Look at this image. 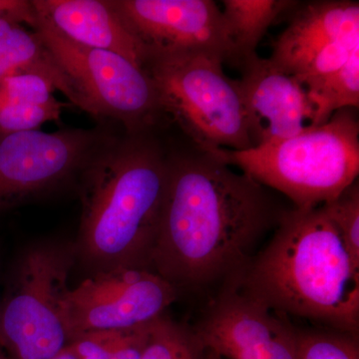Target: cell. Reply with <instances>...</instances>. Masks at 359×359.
Listing matches in <instances>:
<instances>
[{
	"label": "cell",
	"mask_w": 359,
	"mask_h": 359,
	"mask_svg": "<svg viewBox=\"0 0 359 359\" xmlns=\"http://www.w3.org/2000/svg\"><path fill=\"white\" fill-rule=\"evenodd\" d=\"M354 110L337 111L325 124L283 140L208 152L287 196L294 208L320 207L358 181L359 124Z\"/></svg>",
	"instance_id": "obj_4"
},
{
	"label": "cell",
	"mask_w": 359,
	"mask_h": 359,
	"mask_svg": "<svg viewBox=\"0 0 359 359\" xmlns=\"http://www.w3.org/2000/svg\"><path fill=\"white\" fill-rule=\"evenodd\" d=\"M33 29L76 90L80 109L121 123L127 133L154 126L162 111L145 68L114 52L71 41L37 13Z\"/></svg>",
	"instance_id": "obj_6"
},
{
	"label": "cell",
	"mask_w": 359,
	"mask_h": 359,
	"mask_svg": "<svg viewBox=\"0 0 359 359\" xmlns=\"http://www.w3.org/2000/svg\"><path fill=\"white\" fill-rule=\"evenodd\" d=\"M112 138L99 129L0 133V209L80 178Z\"/></svg>",
	"instance_id": "obj_9"
},
{
	"label": "cell",
	"mask_w": 359,
	"mask_h": 359,
	"mask_svg": "<svg viewBox=\"0 0 359 359\" xmlns=\"http://www.w3.org/2000/svg\"><path fill=\"white\" fill-rule=\"evenodd\" d=\"M57 84L36 73H22L0 79V108L20 104L44 103L54 98Z\"/></svg>",
	"instance_id": "obj_23"
},
{
	"label": "cell",
	"mask_w": 359,
	"mask_h": 359,
	"mask_svg": "<svg viewBox=\"0 0 359 359\" xmlns=\"http://www.w3.org/2000/svg\"><path fill=\"white\" fill-rule=\"evenodd\" d=\"M236 285L278 313L358 335L359 264L323 205L283 211Z\"/></svg>",
	"instance_id": "obj_2"
},
{
	"label": "cell",
	"mask_w": 359,
	"mask_h": 359,
	"mask_svg": "<svg viewBox=\"0 0 359 359\" xmlns=\"http://www.w3.org/2000/svg\"><path fill=\"white\" fill-rule=\"evenodd\" d=\"M168 177L169 155L148 132L101 149L79 178V248L90 264L150 269Z\"/></svg>",
	"instance_id": "obj_3"
},
{
	"label": "cell",
	"mask_w": 359,
	"mask_h": 359,
	"mask_svg": "<svg viewBox=\"0 0 359 359\" xmlns=\"http://www.w3.org/2000/svg\"><path fill=\"white\" fill-rule=\"evenodd\" d=\"M11 15L20 22L34 28L36 13L32 1L25 0H0V16Z\"/></svg>",
	"instance_id": "obj_24"
},
{
	"label": "cell",
	"mask_w": 359,
	"mask_h": 359,
	"mask_svg": "<svg viewBox=\"0 0 359 359\" xmlns=\"http://www.w3.org/2000/svg\"><path fill=\"white\" fill-rule=\"evenodd\" d=\"M179 292L150 269H100L66 290L62 313L69 339L86 332L149 325L164 316Z\"/></svg>",
	"instance_id": "obj_8"
},
{
	"label": "cell",
	"mask_w": 359,
	"mask_h": 359,
	"mask_svg": "<svg viewBox=\"0 0 359 359\" xmlns=\"http://www.w3.org/2000/svg\"><path fill=\"white\" fill-rule=\"evenodd\" d=\"M0 359H11L8 358V356H4L2 355V354H0Z\"/></svg>",
	"instance_id": "obj_27"
},
{
	"label": "cell",
	"mask_w": 359,
	"mask_h": 359,
	"mask_svg": "<svg viewBox=\"0 0 359 359\" xmlns=\"http://www.w3.org/2000/svg\"><path fill=\"white\" fill-rule=\"evenodd\" d=\"M271 60L299 81L341 67L359 50L358 1H316L294 11Z\"/></svg>",
	"instance_id": "obj_11"
},
{
	"label": "cell",
	"mask_w": 359,
	"mask_h": 359,
	"mask_svg": "<svg viewBox=\"0 0 359 359\" xmlns=\"http://www.w3.org/2000/svg\"><path fill=\"white\" fill-rule=\"evenodd\" d=\"M207 349L192 328L164 316L152 321L140 359H205Z\"/></svg>",
	"instance_id": "obj_19"
},
{
	"label": "cell",
	"mask_w": 359,
	"mask_h": 359,
	"mask_svg": "<svg viewBox=\"0 0 359 359\" xmlns=\"http://www.w3.org/2000/svg\"><path fill=\"white\" fill-rule=\"evenodd\" d=\"M282 214L266 187L208 151L169 155L150 269L179 290L231 285Z\"/></svg>",
	"instance_id": "obj_1"
},
{
	"label": "cell",
	"mask_w": 359,
	"mask_h": 359,
	"mask_svg": "<svg viewBox=\"0 0 359 359\" xmlns=\"http://www.w3.org/2000/svg\"><path fill=\"white\" fill-rule=\"evenodd\" d=\"M299 359H359L358 335L339 330H299Z\"/></svg>",
	"instance_id": "obj_20"
},
{
	"label": "cell",
	"mask_w": 359,
	"mask_h": 359,
	"mask_svg": "<svg viewBox=\"0 0 359 359\" xmlns=\"http://www.w3.org/2000/svg\"><path fill=\"white\" fill-rule=\"evenodd\" d=\"M150 325L86 332L71 339L67 347L77 359H140Z\"/></svg>",
	"instance_id": "obj_18"
},
{
	"label": "cell",
	"mask_w": 359,
	"mask_h": 359,
	"mask_svg": "<svg viewBox=\"0 0 359 359\" xmlns=\"http://www.w3.org/2000/svg\"><path fill=\"white\" fill-rule=\"evenodd\" d=\"M67 103L55 97L44 103L20 104L0 108V133L33 131L44 123L57 121Z\"/></svg>",
	"instance_id": "obj_22"
},
{
	"label": "cell",
	"mask_w": 359,
	"mask_h": 359,
	"mask_svg": "<svg viewBox=\"0 0 359 359\" xmlns=\"http://www.w3.org/2000/svg\"><path fill=\"white\" fill-rule=\"evenodd\" d=\"M241 66L238 84L252 147L290 138L314 126L306 89L297 77L257 53Z\"/></svg>",
	"instance_id": "obj_13"
},
{
	"label": "cell",
	"mask_w": 359,
	"mask_h": 359,
	"mask_svg": "<svg viewBox=\"0 0 359 359\" xmlns=\"http://www.w3.org/2000/svg\"><path fill=\"white\" fill-rule=\"evenodd\" d=\"M205 359H223L221 356H219L218 354L215 353L214 351H209L207 349V353H205Z\"/></svg>",
	"instance_id": "obj_26"
},
{
	"label": "cell",
	"mask_w": 359,
	"mask_h": 359,
	"mask_svg": "<svg viewBox=\"0 0 359 359\" xmlns=\"http://www.w3.org/2000/svg\"><path fill=\"white\" fill-rule=\"evenodd\" d=\"M148 51L202 52L236 61L218 4L211 0H109Z\"/></svg>",
	"instance_id": "obj_12"
},
{
	"label": "cell",
	"mask_w": 359,
	"mask_h": 359,
	"mask_svg": "<svg viewBox=\"0 0 359 359\" xmlns=\"http://www.w3.org/2000/svg\"><path fill=\"white\" fill-rule=\"evenodd\" d=\"M313 109V125L325 124L334 113L359 106V50L341 67L301 81Z\"/></svg>",
	"instance_id": "obj_17"
},
{
	"label": "cell",
	"mask_w": 359,
	"mask_h": 359,
	"mask_svg": "<svg viewBox=\"0 0 359 359\" xmlns=\"http://www.w3.org/2000/svg\"><path fill=\"white\" fill-rule=\"evenodd\" d=\"M22 73L50 78L59 91L80 108L76 90L37 32L26 29L13 16H0V79Z\"/></svg>",
	"instance_id": "obj_15"
},
{
	"label": "cell",
	"mask_w": 359,
	"mask_h": 359,
	"mask_svg": "<svg viewBox=\"0 0 359 359\" xmlns=\"http://www.w3.org/2000/svg\"><path fill=\"white\" fill-rule=\"evenodd\" d=\"M236 285L223 290L193 328L205 349L226 359H299V330Z\"/></svg>",
	"instance_id": "obj_10"
},
{
	"label": "cell",
	"mask_w": 359,
	"mask_h": 359,
	"mask_svg": "<svg viewBox=\"0 0 359 359\" xmlns=\"http://www.w3.org/2000/svg\"><path fill=\"white\" fill-rule=\"evenodd\" d=\"M323 207L339 230L351 257L359 264L358 182H354L339 197L323 205Z\"/></svg>",
	"instance_id": "obj_21"
},
{
	"label": "cell",
	"mask_w": 359,
	"mask_h": 359,
	"mask_svg": "<svg viewBox=\"0 0 359 359\" xmlns=\"http://www.w3.org/2000/svg\"><path fill=\"white\" fill-rule=\"evenodd\" d=\"M224 62L202 52L149 51L145 69L162 114L201 150L252 148L238 80L226 76Z\"/></svg>",
	"instance_id": "obj_5"
},
{
	"label": "cell",
	"mask_w": 359,
	"mask_h": 359,
	"mask_svg": "<svg viewBox=\"0 0 359 359\" xmlns=\"http://www.w3.org/2000/svg\"><path fill=\"white\" fill-rule=\"evenodd\" d=\"M297 2L290 0H224V23L233 49L236 62L254 55L269 26Z\"/></svg>",
	"instance_id": "obj_16"
},
{
	"label": "cell",
	"mask_w": 359,
	"mask_h": 359,
	"mask_svg": "<svg viewBox=\"0 0 359 359\" xmlns=\"http://www.w3.org/2000/svg\"><path fill=\"white\" fill-rule=\"evenodd\" d=\"M35 13L66 39L90 48L114 52L142 68L147 46L105 0H34Z\"/></svg>",
	"instance_id": "obj_14"
},
{
	"label": "cell",
	"mask_w": 359,
	"mask_h": 359,
	"mask_svg": "<svg viewBox=\"0 0 359 359\" xmlns=\"http://www.w3.org/2000/svg\"><path fill=\"white\" fill-rule=\"evenodd\" d=\"M51 359H77L75 358L74 354L72 353V351H70L68 347H66L65 349H63L61 353H59L57 355L54 356L53 358Z\"/></svg>",
	"instance_id": "obj_25"
},
{
	"label": "cell",
	"mask_w": 359,
	"mask_h": 359,
	"mask_svg": "<svg viewBox=\"0 0 359 359\" xmlns=\"http://www.w3.org/2000/svg\"><path fill=\"white\" fill-rule=\"evenodd\" d=\"M74 254L35 245L20 259L13 294L0 313V340L11 359H51L69 344L62 301Z\"/></svg>",
	"instance_id": "obj_7"
}]
</instances>
